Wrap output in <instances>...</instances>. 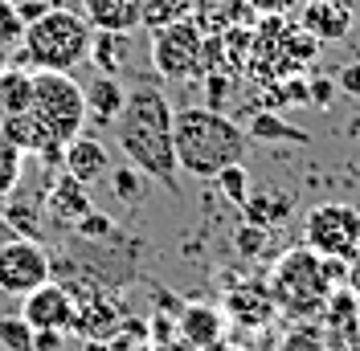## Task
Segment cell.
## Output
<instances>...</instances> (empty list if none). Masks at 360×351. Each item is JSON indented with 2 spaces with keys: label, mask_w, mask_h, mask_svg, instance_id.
I'll use <instances>...</instances> for the list:
<instances>
[{
  "label": "cell",
  "mask_w": 360,
  "mask_h": 351,
  "mask_svg": "<svg viewBox=\"0 0 360 351\" xmlns=\"http://www.w3.org/2000/svg\"><path fill=\"white\" fill-rule=\"evenodd\" d=\"M0 347L33 351V327L25 323V314H0Z\"/></svg>",
  "instance_id": "obj_24"
},
{
  "label": "cell",
  "mask_w": 360,
  "mask_h": 351,
  "mask_svg": "<svg viewBox=\"0 0 360 351\" xmlns=\"http://www.w3.org/2000/svg\"><path fill=\"white\" fill-rule=\"evenodd\" d=\"M307 98H311V107H319V110H328L332 102H336V82L332 78H307Z\"/></svg>",
  "instance_id": "obj_33"
},
{
  "label": "cell",
  "mask_w": 360,
  "mask_h": 351,
  "mask_svg": "<svg viewBox=\"0 0 360 351\" xmlns=\"http://www.w3.org/2000/svg\"><path fill=\"white\" fill-rule=\"evenodd\" d=\"M25 37V25L8 0H0V45H17Z\"/></svg>",
  "instance_id": "obj_32"
},
{
  "label": "cell",
  "mask_w": 360,
  "mask_h": 351,
  "mask_svg": "<svg viewBox=\"0 0 360 351\" xmlns=\"http://www.w3.org/2000/svg\"><path fill=\"white\" fill-rule=\"evenodd\" d=\"M197 4H201V0H197Z\"/></svg>",
  "instance_id": "obj_44"
},
{
  "label": "cell",
  "mask_w": 360,
  "mask_h": 351,
  "mask_svg": "<svg viewBox=\"0 0 360 351\" xmlns=\"http://www.w3.org/2000/svg\"><path fill=\"white\" fill-rule=\"evenodd\" d=\"M8 4H21V0H8Z\"/></svg>",
  "instance_id": "obj_43"
},
{
  "label": "cell",
  "mask_w": 360,
  "mask_h": 351,
  "mask_svg": "<svg viewBox=\"0 0 360 351\" xmlns=\"http://www.w3.org/2000/svg\"><path fill=\"white\" fill-rule=\"evenodd\" d=\"M340 90H348L352 98H360V62H348L340 69Z\"/></svg>",
  "instance_id": "obj_37"
},
{
  "label": "cell",
  "mask_w": 360,
  "mask_h": 351,
  "mask_svg": "<svg viewBox=\"0 0 360 351\" xmlns=\"http://www.w3.org/2000/svg\"><path fill=\"white\" fill-rule=\"evenodd\" d=\"M8 237H13V229H8V220H4V217H0V245H4V241H8Z\"/></svg>",
  "instance_id": "obj_39"
},
{
  "label": "cell",
  "mask_w": 360,
  "mask_h": 351,
  "mask_svg": "<svg viewBox=\"0 0 360 351\" xmlns=\"http://www.w3.org/2000/svg\"><path fill=\"white\" fill-rule=\"evenodd\" d=\"M250 13H262V17H283V13H291L299 0H242Z\"/></svg>",
  "instance_id": "obj_35"
},
{
  "label": "cell",
  "mask_w": 360,
  "mask_h": 351,
  "mask_svg": "<svg viewBox=\"0 0 360 351\" xmlns=\"http://www.w3.org/2000/svg\"><path fill=\"white\" fill-rule=\"evenodd\" d=\"M90 37H94V29L86 25V17H82V13L53 4L41 21L25 25L17 66H29V69H62V74H70L74 66H82V62H86Z\"/></svg>",
  "instance_id": "obj_3"
},
{
  "label": "cell",
  "mask_w": 360,
  "mask_h": 351,
  "mask_svg": "<svg viewBox=\"0 0 360 351\" xmlns=\"http://www.w3.org/2000/svg\"><path fill=\"white\" fill-rule=\"evenodd\" d=\"M246 135L258 139V143H307V139H311L307 131H299L295 123H287L278 110H254Z\"/></svg>",
  "instance_id": "obj_19"
},
{
  "label": "cell",
  "mask_w": 360,
  "mask_h": 351,
  "mask_svg": "<svg viewBox=\"0 0 360 351\" xmlns=\"http://www.w3.org/2000/svg\"><path fill=\"white\" fill-rule=\"evenodd\" d=\"M176 339L193 351H209L225 339V314L209 303H184L176 310Z\"/></svg>",
  "instance_id": "obj_11"
},
{
  "label": "cell",
  "mask_w": 360,
  "mask_h": 351,
  "mask_svg": "<svg viewBox=\"0 0 360 351\" xmlns=\"http://www.w3.org/2000/svg\"><path fill=\"white\" fill-rule=\"evenodd\" d=\"M127 37L131 33H94L90 37V62L94 69H103V74H119L123 62H127Z\"/></svg>",
  "instance_id": "obj_21"
},
{
  "label": "cell",
  "mask_w": 360,
  "mask_h": 351,
  "mask_svg": "<svg viewBox=\"0 0 360 351\" xmlns=\"http://www.w3.org/2000/svg\"><path fill=\"white\" fill-rule=\"evenodd\" d=\"M193 8H197V0H143V29L156 33L164 25L193 17Z\"/></svg>",
  "instance_id": "obj_22"
},
{
  "label": "cell",
  "mask_w": 360,
  "mask_h": 351,
  "mask_svg": "<svg viewBox=\"0 0 360 351\" xmlns=\"http://www.w3.org/2000/svg\"><path fill=\"white\" fill-rule=\"evenodd\" d=\"M53 278V262L45 253V245L33 237H8L0 245V290L4 294H33L37 286Z\"/></svg>",
  "instance_id": "obj_8"
},
{
  "label": "cell",
  "mask_w": 360,
  "mask_h": 351,
  "mask_svg": "<svg viewBox=\"0 0 360 351\" xmlns=\"http://www.w3.org/2000/svg\"><path fill=\"white\" fill-rule=\"evenodd\" d=\"M229 94H233V74H225V69H209V74H205V107L209 110H225L229 107Z\"/></svg>",
  "instance_id": "obj_28"
},
{
  "label": "cell",
  "mask_w": 360,
  "mask_h": 351,
  "mask_svg": "<svg viewBox=\"0 0 360 351\" xmlns=\"http://www.w3.org/2000/svg\"><path fill=\"white\" fill-rule=\"evenodd\" d=\"M29 114L41 123L58 143H70L86 127V90L62 69H33V107Z\"/></svg>",
  "instance_id": "obj_5"
},
{
  "label": "cell",
  "mask_w": 360,
  "mask_h": 351,
  "mask_svg": "<svg viewBox=\"0 0 360 351\" xmlns=\"http://www.w3.org/2000/svg\"><path fill=\"white\" fill-rule=\"evenodd\" d=\"M209 351H242V347H233V343H225V339H221V343H213Z\"/></svg>",
  "instance_id": "obj_41"
},
{
  "label": "cell",
  "mask_w": 360,
  "mask_h": 351,
  "mask_svg": "<svg viewBox=\"0 0 360 351\" xmlns=\"http://www.w3.org/2000/svg\"><path fill=\"white\" fill-rule=\"evenodd\" d=\"M213 180H217V192H221L233 208H242V204L250 200V192H254V188H250V168L246 164H229V168H221Z\"/></svg>",
  "instance_id": "obj_23"
},
{
  "label": "cell",
  "mask_w": 360,
  "mask_h": 351,
  "mask_svg": "<svg viewBox=\"0 0 360 351\" xmlns=\"http://www.w3.org/2000/svg\"><path fill=\"white\" fill-rule=\"evenodd\" d=\"M107 176H111V188L123 204H139V200H143V180H148V176L139 172V168L127 164V168H111Z\"/></svg>",
  "instance_id": "obj_25"
},
{
  "label": "cell",
  "mask_w": 360,
  "mask_h": 351,
  "mask_svg": "<svg viewBox=\"0 0 360 351\" xmlns=\"http://www.w3.org/2000/svg\"><path fill=\"white\" fill-rule=\"evenodd\" d=\"M303 245L319 258H344L352 262L360 253V208L348 200H323L303 220Z\"/></svg>",
  "instance_id": "obj_7"
},
{
  "label": "cell",
  "mask_w": 360,
  "mask_h": 351,
  "mask_svg": "<svg viewBox=\"0 0 360 351\" xmlns=\"http://www.w3.org/2000/svg\"><path fill=\"white\" fill-rule=\"evenodd\" d=\"M152 66L168 82H197L205 78V33L193 17L172 21L152 33Z\"/></svg>",
  "instance_id": "obj_6"
},
{
  "label": "cell",
  "mask_w": 360,
  "mask_h": 351,
  "mask_svg": "<svg viewBox=\"0 0 360 351\" xmlns=\"http://www.w3.org/2000/svg\"><path fill=\"white\" fill-rule=\"evenodd\" d=\"M62 172H70L74 180H82V184L103 180V176L111 172V152H107V143L94 139V135H74L66 147H62Z\"/></svg>",
  "instance_id": "obj_12"
},
{
  "label": "cell",
  "mask_w": 360,
  "mask_h": 351,
  "mask_svg": "<svg viewBox=\"0 0 360 351\" xmlns=\"http://www.w3.org/2000/svg\"><path fill=\"white\" fill-rule=\"evenodd\" d=\"M29 107H33V69L4 66L0 69V119L25 114Z\"/></svg>",
  "instance_id": "obj_18"
},
{
  "label": "cell",
  "mask_w": 360,
  "mask_h": 351,
  "mask_svg": "<svg viewBox=\"0 0 360 351\" xmlns=\"http://www.w3.org/2000/svg\"><path fill=\"white\" fill-rule=\"evenodd\" d=\"M172 147H176L180 172L197 176V180H213L229 164H246L250 135L225 110L184 107L172 114Z\"/></svg>",
  "instance_id": "obj_2"
},
{
  "label": "cell",
  "mask_w": 360,
  "mask_h": 351,
  "mask_svg": "<svg viewBox=\"0 0 360 351\" xmlns=\"http://www.w3.org/2000/svg\"><path fill=\"white\" fill-rule=\"evenodd\" d=\"M225 314H229L238 327L258 331L278 314V307H274V298H270L266 282H246V286H238V290L225 294Z\"/></svg>",
  "instance_id": "obj_13"
},
{
  "label": "cell",
  "mask_w": 360,
  "mask_h": 351,
  "mask_svg": "<svg viewBox=\"0 0 360 351\" xmlns=\"http://www.w3.org/2000/svg\"><path fill=\"white\" fill-rule=\"evenodd\" d=\"M53 4H58V0H21V4H13V8H17L21 25H33V21H41Z\"/></svg>",
  "instance_id": "obj_34"
},
{
  "label": "cell",
  "mask_w": 360,
  "mask_h": 351,
  "mask_svg": "<svg viewBox=\"0 0 360 351\" xmlns=\"http://www.w3.org/2000/svg\"><path fill=\"white\" fill-rule=\"evenodd\" d=\"M119 323H123V314H119V307H115L103 290H86L82 298H74V323L70 327L78 331L82 339L107 343V339L119 335Z\"/></svg>",
  "instance_id": "obj_10"
},
{
  "label": "cell",
  "mask_w": 360,
  "mask_h": 351,
  "mask_svg": "<svg viewBox=\"0 0 360 351\" xmlns=\"http://www.w3.org/2000/svg\"><path fill=\"white\" fill-rule=\"evenodd\" d=\"M25 323L33 331H70L74 323V294H70L62 282H49L37 286L33 294H25Z\"/></svg>",
  "instance_id": "obj_9"
},
{
  "label": "cell",
  "mask_w": 360,
  "mask_h": 351,
  "mask_svg": "<svg viewBox=\"0 0 360 351\" xmlns=\"http://www.w3.org/2000/svg\"><path fill=\"white\" fill-rule=\"evenodd\" d=\"M45 208H49V217L58 220V225H70L74 229L94 208L90 204V184H82V180H74L70 172H62L49 184V192H45Z\"/></svg>",
  "instance_id": "obj_15"
},
{
  "label": "cell",
  "mask_w": 360,
  "mask_h": 351,
  "mask_svg": "<svg viewBox=\"0 0 360 351\" xmlns=\"http://www.w3.org/2000/svg\"><path fill=\"white\" fill-rule=\"evenodd\" d=\"M0 217L8 220V229H13V233H21V237H33V241H37V208H33V204L13 200Z\"/></svg>",
  "instance_id": "obj_31"
},
{
  "label": "cell",
  "mask_w": 360,
  "mask_h": 351,
  "mask_svg": "<svg viewBox=\"0 0 360 351\" xmlns=\"http://www.w3.org/2000/svg\"><path fill=\"white\" fill-rule=\"evenodd\" d=\"M283 351H328V335L315 327L311 319H303L299 327L287 331V339H283Z\"/></svg>",
  "instance_id": "obj_26"
},
{
  "label": "cell",
  "mask_w": 360,
  "mask_h": 351,
  "mask_svg": "<svg viewBox=\"0 0 360 351\" xmlns=\"http://www.w3.org/2000/svg\"><path fill=\"white\" fill-rule=\"evenodd\" d=\"M74 233H78L82 241L103 245V241H111V237H115V220L107 217V213H94V208H90L86 217H82L78 225H74Z\"/></svg>",
  "instance_id": "obj_29"
},
{
  "label": "cell",
  "mask_w": 360,
  "mask_h": 351,
  "mask_svg": "<svg viewBox=\"0 0 360 351\" xmlns=\"http://www.w3.org/2000/svg\"><path fill=\"white\" fill-rule=\"evenodd\" d=\"M66 331H33V351H62Z\"/></svg>",
  "instance_id": "obj_36"
},
{
  "label": "cell",
  "mask_w": 360,
  "mask_h": 351,
  "mask_svg": "<svg viewBox=\"0 0 360 351\" xmlns=\"http://www.w3.org/2000/svg\"><path fill=\"white\" fill-rule=\"evenodd\" d=\"M123 102H127V90L119 86L115 74H98L86 86V114L98 127H111L115 119H119V110H123Z\"/></svg>",
  "instance_id": "obj_17"
},
{
  "label": "cell",
  "mask_w": 360,
  "mask_h": 351,
  "mask_svg": "<svg viewBox=\"0 0 360 351\" xmlns=\"http://www.w3.org/2000/svg\"><path fill=\"white\" fill-rule=\"evenodd\" d=\"M21 164H25V152H17V147L0 135V197L13 192V184L21 180Z\"/></svg>",
  "instance_id": "obj_30"
},
{
  "label": "cell",
  "mask_w": 360,
  "mask_h": 351,
  "mask_svg": "<svg viewBox=\"0 0 360 351\" xmlns=\"http://www.w3.org/2000/svg\"><path fill=\"white\" fill-rule=\"evenodd\" d=\"M348 290H356V298H360V262L348 270Z\"/></svg>",
  "instance_id": "obj_38"
},
{
  "label": "cell",
  "mask_w": 360,
  "mask_h": 351,
  "mask_svg": "<svg viewBox=\"0 0 360 351\" xmlns=\"http://www.w3.org/2000/svg\"><path fill=\"white\" fill-rule=\"evenodd\" d=\"M156 351H193V347H184V343H164V347H156Z\"/></svg>",
  "instance_id": "obj_42"
},
{
  "label": "cell",
  "mask_w": 360,
  "mask_h": 351,
  "mask_svg": "<svg viewBox=\"0 0 360 351\" xmlns=\"http://www.w3.org/2000/svg\"><path fill=\"white\" fill-rule=\"evenodd\" d=\"M246 208V220L250 225H258V229H274L278 220H287L291 217V208H295V197L291 192H250V200L242 204Z\"/></svg>",
  "instance_id": "obj_20"
},
{
  "label": "cell",
  "mask_w": 360,
  "mask_h": 351,
  "mask_svg": "<svg viewBox=\"0 0 360 351\" xmlns=\"http://www.w3.org/2000/svg\"><path fill=\"white\" fill-rule=\"evenodd\" d=\"M266 241H270V229H258V225H238L233 229V253L238 258H258L262 249H266Z\"/></svg>",
  "instance_id": "obj_27"
},
{
  "label": "cell",
  "mask_w": 360,
  "mask_h": 351,
  "mask_svg": "<svg viewBox=\"0 0 360 351\" xmlns=\"http://www.w3.org/2000/svg\"><path fill=\"white\" fill-rule=\"evenodd\" d=\"M303 29L315 41H344L352 33V8L340 0H311L303 8Z\"/></svg>",
  "instance_id": "obj_16"
},
{
  "label": "cell",
  "mask_w": 360,
  "mask_h": 351,
  "mask_svg": "<svg viewBox=\"0 0 360 351\" xmlns=\"http://www.w3.org/2000/svg\"><path fill=\"white\" fill-rule=\"evenodd\" d=\"M348 135H352V139H360V114L352 119V123H348Z\"/></svg>",
  "instance_id": "obj_40"
},
{
  "label": "cell",
  "mask_w": 360,
  "mask_h": 351,
  "mask_svg": "<svg viewBox=\"0 0 360 351\" xmlns=\"http://www.w3.org/2000/svg\"><path fill=\"white\" fill-rule=\"evenodd\" d=\"M266 290L270 298H274V307L283 310V314H291V319H315V314H323V303H328V294L336 290V286L328 282V270H323V258L307 249V245H295L287 249L274 270H270L266 278Z\"/></svg>",
  "instance_id": "obj_4"
},
{
  "label": "cell",
  "mask_w": 360,
  "mask_h": 351,
  "mask_svg": "<svg viewBox=\"0 0 360 351\" xmlns=\"http://www.w3.org/2000/svg\"><path fill=\"white\" fill-rule=\"evenodd\" d=\"M172 102L168 94L152 82H139L127 90V102L115 119V139L119 152L127 155V164L139 168L148 180L164 184L168 192L180 188V168H176V147H172Z\"/></svg>",
  "instance_id": "obj_1"
},
{
  "label": "cell",
  "mask_w": 360,
  "mask_h": 351,
  "mask_svg": "<svg viewBox=\"0 0 360 351\" xmlns=\"http://www.w3.org/2000/svg\"><path fill=\"white\" fill-rule=\"evenodd\" d=\"M82 17L94 33H135L143 29V0H82Z\"/></svg>",
  "instance_id": "obj_14"
}]
</instances>
